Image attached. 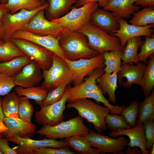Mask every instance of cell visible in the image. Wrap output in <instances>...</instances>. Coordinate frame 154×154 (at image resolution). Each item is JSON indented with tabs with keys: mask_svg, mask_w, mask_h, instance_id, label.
Instances as JSON below:
<instances>
[{
	"mask_svg": "<svg viewBox=\"0 0 154 154\" xmlns=\"http://www.w3.org/2000/svg\"><path fill=\"white\" fill-rule=\"evenodd\" d=\"M83 118L78 116L66 121H62L54 126L44 125L35 133L45 138L63 139L74 136L88 134L89 129L84 124Z\"/></svg>",
	"mask_w": 154,
	"mask_h": 154,
	"instance_id": "3",
	"label": "cell"
},
{
	"mask_svg": "<svg viewBox=\"0 0 154 154\" xmlns=\"http://www.w3.org/2000/svg\"><path fill=\"white\" fill-rule=\"evenodd\" d=\"M41 69L38 64L33 60L14 77L15 86L28 88L37 85L43 78Z\"/></svg>",
	"mask_w": 154,
	"mask_h": 154,
	"instance_id": "19",
	"label": "cell"
},
{
	"mask_svg": "<svg viewBox=\"0 0 154 154\" xmlns=\"http://www.w3.org/2000/svg\"><path fill=\"white\" fill-rule=\"evenodd\" d=\"M90 23L110 34L116 33L120 27L117 19L112 12L98 7L92 13Z\"/></svg>",
	"mask_w": 154,
	"mask_h": 154,
	"instance_id": "20",
	"label": "cell"
},
{
	"mask_svg": "<svg viewBox=\"0 0 154 154\" xmlns=\"http://www.w3.org/2000/svg\"><path fill=\"white\" fill-rule=\"evenodd\" d=\"M3 136L1 135V134L0 133V137H3Z\"/></svg>",
	"mask_w": 154,
	"mask_h": 154,
	"instance_id": "54",
	"label": "cell"
},
{
	"mask_svg": "<svg viewBox=\"0 0 154 154\" xmlns=\"http://www.w3.org/2000/svg\"><path fill=\"white\" fill-rule=\"evenodd\" d=\"M67 99V95L65 93L60 100L50 104L40 106V110L35 114L36 122L42 126H54L63 121L65 117L64 112L66 109Z\"/></svg>",
	"mask_w": 154,
	"mask_h": 154,
	"instance_id": "12",
	"label": "cell"
},
{
	"mask_svg": "<svg viewBox=\"0 0 154 154\" xmlns=\"http://www.w3.org/2000/svg\"><path fill=\"white\" fill-rule=\"evenodd\" d=\"M78 31L86 35L90 47L100 54L107 51L123 50L121 46L118 37L90 23L86 25Z\"/></svg>",
	"mask_w": 154,
	"mask_h": 154,
	"instance_id": "4",
	"label": "cell"
},
{
	"mask_svg": "<svg viewBox=\"0 0 154 154\" xmlns=\"http://www.w3.org/2000/svg\"><path fill=\"white\" fill-rule=\"evenodd\" d=\"M1 1V0H0V18H1L4 14L9 11L3 5V3H0Z\"/></svg>",
	"mask_w": 154,
	"mask_h": 154,
	"instance_id": "51",
	"label": "cell"
},
{
	"mask_svg": "<svg viewBox=\"0 0 154 154\" xmlns=\"http://www.w3.org/2000/svg\"><path fill=\"white\" fill-rule=\"evenodd\" d=\"M9 141L6 138L0 137V151L2 154H17L14 148L9 146Z\"/></svg>",
	"mask_w": 154,
	"mask_h": 154,
	"instance_id": "45",
	"label": "cell"
},
{
	"mask_svg": "<svg viewBox=\"0 0 154 154\" xmlns=\"http://www.w3.org/2000/svg\"><path fill=\"white\" fill-rule=\"evenodd\" d=\"M10 38L22 39L30 41L50 50L62 59L66 58L57 37L53 36L40 35L25 30H20L15 31Z\"/></svg>",
	"mask_w": 154,
	"mask_h": 154,
	"instance_id": "14",
	"label": "cell"
},
{
	"mask_svg": "<svg viewBox=\"0 0 154 154\" xmlns=\"http://www.w3.org/2000/svg\"><path fill=\"white\" fill-rule=\"evenodd\" d=\"M66 107L75 109L79 116L93 125L97 133L101 134L107 130L108 128L105 118L110 112L107 107L87 98L79 99L68 103Z\"/></svg>",
	"mask_w": 154,
	"mask_h": 154,
	"instance_id": "2",
	"label": "cell"
},
{
	"mask_svg": "<svg viewBox=\"0 0 154 154\" xmlns=\"http://www.w3.org/2000/svg\"><path fill=\"white\" fill-rule=\"evenodd\" d=\"M41 0L42 1V2H44V0Z\"/></svg>",
	"mask_w": 154,
	"mask_h": 154,
	"instance_id": "55",
	"label": "cell"
},
{
	"mask_svg": "<svg viewBox=\"0 0 154 154\" xmlns=\"http://www.w3.org/2000/svg\"><path fill=\"white\" fill-rule=\"evenodd\" d=\"M71 82V80H66L55 88L48 92L46 98L42 102V105L50 104L61 100L65 94L67 86Z\"/></svg>",
	"mask_w": 154,
	"mask_h": 154,
	"instance_id": "40",
	"label": "cell"
},
{
	"mask_svg": "<svg viewBox=\"0 0 154 154\" xmlns=\"http://www.w3.org/2000/svg\"><path fill=\"white\" fill-rule=\"evenodd\" d=\"M149 151V154H153L154 153V143L152 145Z\"/></svg>",
	"mask_w": 154,
	"mask_h": 154,
	"instance_id": "52",
	"label": "cell"
},
{
	"mask_svg": "<svg viewBox=\"0 0 154 154\" xmlns=\"http://www.w3.org/2000/svg\"><path fill=\"white\" fill-rule=\"evenodd\" d=\"M128 146V147L126 151L124 152H121L119 154L121 153H125V154H142L141 151H139L137 148V147H134V148L133 147V148L131 150V148L128 146Z\"/></svg>",
	"mask_w": 154,
	"mask_h": 154,
	"instance_id": "49",
	"label": "cell"
},
{
	"mask_svg": "<svg viewBox=\"0 0 154 154\" xmlns=\"http://www.w3.org/2000/svg\"><path fill=\"white\" fill-rule=\"evenodd\" d=\"M48 5L46 9V18L51 21L66 14L77 0H47Z\"/></svg>",
	"mask_w": 154,
	"mask_h": 154,
	"instance_id": "23",
	"label": "cell"
},
{
	"mask_svg": "<svg viewBox=\"0 0 154 154\" xmlns=\"http://www.w3.org/2000/svg\"><path fill=\"white\" fill-rule=\"evenodd\" d=\"M123 50L107 51L103 54L104 59L105 72L111 74L117 73L121 69V58Z\"/></svg>",
	"mask_w": 154,
	"mask_h": 154,
	"instance_id": "30",
	"label": "cell"
},
{
	"mask_svg": "<svg viewBox=\"0 0 154 154\" xmlns=\"http://www.w3.org/2000/svg\"><path fill=\"white\" fill-rule=\"evenodd\" d=\"M135 5H140L142 7H154V0H135Z\"/></svg>",
	"mask_w": 154,
	"mask_h": 154,
	"instance_id": "48",
	"label": "cell"
},
{
	"mask_svg": "<svg viewBox=\"0 0 154 154\" xmlns=\"http://www.w3.org/2000/svg\"><path fill=\"white\" fill-rule=\"evenodd\" d=\"M2 99L0 97V133L5 132L7 128L4 123L5 116L2 106Z\"/></svg>",
	"mask_w": 154,
	"mask_h": 154,
	"instance_id": "47",
	"label": "cell"
},
{
	"mask_svg": "<svg viewBox=\"0 0 154 154\" xmlns=\"http://www.w3.org/2000/svg\"><path fill=\"white\" fill-rule=\"evenodd\" d=\"M92 147L98 149L101 153L119 154L126 148L129 141L123 136L117 139L112 138L89 130V133L83 136Z\"/></svg>",
	"mask_w": 154,
	"mask_h": 154,
	"instance_id": "11",
	"label": "cell"
},
{
	"mask_svg": "<svg viewBox=\"0 0 154 154\" xmlns=\"http://www.w3.org/2000/svg\"><path fill=\"white\" fill-rule=\"evenodd\" d=\"M44 2L41 0H8L4 6L11 14H14L18 10L25 9L32 10L38 8Z\"/></svg>",
	"mask_w": 154,
	"mask_h": 154,
	"instance_id": "34",
	"label": "cell"
},
{
	"mask_svg": "<svg viewBox=\"0 0 154 154\" xmlns=\"http://www.w3.org/2000/svg\"><path fill=\"white\" fill-rule=\"evenodd\" d=\"M98 7V3L94 1L87 3L78 8L73 7L72 10L65 15L51 21L70 31H78L90 23L92 13Z\"/></svg>",
	"mask_w": 154,
	"mask_h": 154,
	"instance_id": "5",
	"label": "cell"
},
{
	"mask_svg": "<svg viewBox=\"0 0 154 154\" xmlns=\"http://www.w3.org/2000/svg\"><path fill=\"white\" fill-rule=\"evenodd\" d=\"M48 5V2H44L37 9L32 10L22 9L18 12L11 14L7 12L1 17L4 31L3 41L10 39L16 31L22 30L23 26L27 23L39 11L46 9Z\"/></svg>",
	"mask_w": 154,
	"mask_h": 154,
	"instance_id": "8",
	"label": "cell"
},
{
	"mask_svg": "<svg viewBox=\"0 0 154 154\" xmlns=\"http://www.w3.org/2000/svg\"><path fill=\"white\" fill-rule=\"evenodd\" d=\"M25 55L18 47L9 39L0 44V62L7 61Z\"/></svg>",
	"mask_w": 154,
	"mask_h": 154,
	"instance_id": "36",
	"label": "cell"
},
{
	"mask_svg": "<svg viewBox=\"0 0 154 154\" xmlns=\"http://www.w3.org/2000/svg\"><path fill=\"white\" fill-rule=\"evenodd\" d=\"M122 135H126L129 138L130 141L127 146L131 148L139 147L143 154H149V151L147 150L146 148L147 141L142 124L136 125L130 129L117 128L109 133L110 136L115 138Z\"/></svg>",
	"mask_w": 154,
	"mask_h": 154,
	"instance_id": "18",
	"label": "cell"
},
{
	"mask_svg": "<svg viewBox=\"0 0 154 154\" xmlns=\"http://www.w3.org/2000/svg\"><path fill=\"white\" fill-rule=\"evenodd\" d=\"M154 7H148L135 12L129 21L131 24L138 26H144L154 24Z\"/></svg>",
	"mask_w": 154,
	"mask_h": 154,
	"instance_id": "35",
	"label": "cell"
},
{
	"mask_svg": "<svg viewBox=\"0 0 154 154\" xmlns=\"http://www.w3.org/2000/svg\"><path fill=\"white\" fill-rule=\"evenodd\" d=\"M33 60L25 55L12 60L0 63V73L14 77L27 64Z\"/></svg>",
	"mask_w": 154,
	"mask_h": 154,
	"instance_id": "26",
	"label": "cell"
},
{
	"mask_svg": "<svg viewBox=\"0 0 154 154\" xmlns=\"http://www.w3.org/2000/svg\"><path fill=\"white\" fill-rule=\"evenodd\" d=\"M25 55L32 58L42 70H47L52 64L53 53L50 50L25 39L10 38Z\"/></svg>",
	"mask_w": 154,
	"mask_h": 154,
	"instance_id": "9",
	"label": "cell"
},
{
	"mask_svg": "<svg viewBox=\"0 0 154 154\" xmlns=\"http://www.w3.org/2000/svg\"><path fill=\"white\" fill-rule=\"evenodd\" d=\"M6 138L9 141L18 145L13 147L17 154H37L38 150L40 147L62 148L69 147L64 141H58L52 139L34 140L17 136Z\"/></svg>",
	"mask_w": 154,
	"mask_h": 154,
	"instance_id": "10",
	"label": "cell"
},
{
	"mask_svg": "<svg viewBox=\"0 0 154 154\" xmlns=\"http://www.w3.org/2000/svg\"><path fill=\"white\" fill-rule=\"evenodd\" d=\"M4 37V31L3 25L1 18H0V40L3 41Z\"/></svg>",
	"mask_w": 154,
	"mask_h": 154,
	"instance_id": "50",
	"label": "cell"
},
{
	"mask_svg": "<svg viewBox=\"0 0 154 154\" xmlns=\"http://www.w3.org/2000/svg\"><path fill=\"white\" fill-rule=\"evenodd\" d=\"M120 27L116 33L111 34L119 39L121 46L124 48L127 41L134 37L141 36L151 37L153 35L154 24L144 26H138L129 24L124 19H117Z\"/></svg>",
	"mask_w": 154,
	"mask_h": 154,
	"instance_id": "16",
	"label": "cell"
},
{
	"mask_svg": "<svg viewBox=\"0 0 154 154\" xmlns=\"http://www.w3.org/2000/svg\"><path fill=\"white\" fill-rule=\"evenodd\" d=\"M88 98L92 99L97 102H100L103 103L105 107L110 110L112 114L121 115L125 107L123 105H117L114 106L111 104L109 103V100L104 97L102 90L88 92L68 98L66 102L68 103L77 100Z\"/></svg>",
	"mask_w": 154,
	"mask_h": 154,
	"instance_id": "25",
	"label": "cell"
},
{
	"mask_svg": "<svg viewBox=\"0 0 154 154\" xmlns=\"http://www.w3.org/2000/svg\"><path fill=\"white\" fill-rule=\"evenodd\" d=\"M4 122L7 130L0 133L6 138L17 136L22 138H31L35 133L36 125L20 118L5 117Z\"/></svg>",
	"mask_w": 154,
	"mask_h": 154,
	"instance_id": "17",
	"label": "cell"
},
{
	"mask_svg": "<svg viewBox=\"0 0 154 154\" xmlns=\"http://www.w3.org/2000/svg\"><path fill=\"white\" fill-rule=\"evenodd\" d=\"M147 65L143 74L141 87L146 96L154 89V54L151 55L147 60Z\"/></svg>",
	"mask_w": 154,
	"mask_h": 154,
	"instance_id": "33",
	"label": "cell"
},
{
	"mask_svg": "<svg viewBox=\"0 0 154 154\" xmlns=\"http://www.w3.org/2000/svg\"><path fill=\"white\" fill-rule=\"evenodd\" d=\"M15 92L19 96H24L29 99L34 100L40 106L46 98L48 92L40 86H33L24 88L18 86L15 89Z\"/></svg>",
	"mask_w": 154,
	"mask_h": 154,
	"instance_id": "31",
	"label": "cell"
},
{
	"mask_svg": "<svg viewBox=\"0 0 154 154\" xmlns=\"http://www.w3.org/2000/svg\"><path fill=\"white\" fill-rule=\"evenodd\" d=\"M19 97L15 92H13L5 95L2 99V108L5 117L19 118L18 113Z\"/></svg>",
	"mask_w": 154,
	"mask_h": 154,
	"instance_id": "32",
	"label": "cell"
},
{
	"mask_svg": "<svg viewBox=\"0 0 154 154\" xmlns=\"http://www.w3.org/2000/svg\"><path fill=\"white\" fill-rule=\"evenodd\" d=\"M138 113V102L136 99L131 102L128 106L125 108L121 115L127 123L132 128L136 125Z\"/></svg>",
	"mask_w": 154,
	"mask_h": 154,
	"instance_id": "37",
	"label": "cell"
},
{
	"mask_svg": "<svg viewBox=\"0 0 154 154\" xmlns=\"http://www.w3.org/2000/svg\"><path fill=\"white\" fill-rule=\"evenodd\" d=\"M45 10L39 11L23 26L22 30L38 35H50L57 37L65 28L59 23L47 19Z\"/></svg>",
	"mask_w": 154,
	"mask_h": 154,
	"instance_id": "13",
	"label": "cell"
},
{
	"mask_svg": "<svg viewBox=\"0 0 154 154\" xmlns=\"http://www.w3.org/2000/svg\"><path fill=\"white\" fill-rule=\"evenodd\" d=\"M147 65L142 62L136 65L127 63L121 64V70L117 73V83L119 86L127 89L133 84L141 86L142 79Z\"/></svg>",
	"mask_w": 154,
	"mask_h": 154,
	"instance_id": "15",
	"label": "cell"
},
{
	"mask_svg": "<svg viewBox=\"0 0 154 154\" xmlns=\"http://www.w3.org/2000/svg\"><path fill=\"white\" fill-rule=\"evenodd\" d=\"M105 121L108 128L111 131H114L117 128L127 129L131 128L126 122L123 116L117 114H108L105 117Z\"/></svg>",
	"mask_w": 154,
	"mask_h": 154,
	"instance_id": "41",
	"label": "cell"
},
{
	"mask_svg": "<svg viewBox=\"0 0 154 154\" xmlns=\"http://www.w3.org/2000/svg\"><path fill=\"white\" fill-rule=\"evenodd\" d=\"M0 154H2V153L0 151Z\"/></svg>",
	"mask_w": 154,
	"mask_h": 154,
	"instance_id": "56",
	"label": "cell"
},
{
	"mask_svg": "<svg viewBox=\"0 0 154 154\" xmlns=\"http://www.w3.org/2000/svg\"><path fill=\"white\" fill-rule=\"evenodd\" d=\"M140 51L137 54V62H142L147 64L149 57L154 53V36L145 37L143 44L141 46Z\"/></svg>",
	"mask_w": 154,
	"mask_h": 154,
	"instance_id": "38",
	"label": "cell"
},
{
	"mask_svg": "<svg viewBox=\"0 0 154 154\" xmlns=\"http://www.w3.org/2000/svg\"><path fill=\"white\" fill-rule=\"evenodd\" d=\"M144 42V40L142 39L141 36L136 37L129 39L123 48L121 64L137 63V51Z\"/></svg>",
	"mask_w": 154,
	"mask_h": 154,
	"instance_id": "28",
	"label": "cell"
},
{
	"mask_svg": "<svg viewBox=\"0 0 154 154\" xmlns=\"http://www.w3.org/2000/svg\"><path fill=\"white\" fill-rule=\"evenodd\" d=\"M139 113L136 125L142 124L145 121L154 119V90L138 102Z\"/></svg>",
	"mask_w": 154,
	"mask_h": 154,
	"instance_id": "29",
	"label": "cell"
},
{
	"mask_svg": "<svg viewBox=\"0 0 154 154\" xmlns=\"http://www.w3.org/2000/svg\"><path fill=\"white\" fill-rule=\"evenodd\" d=\"M154 119H150L143 123L142 125L144 129L145 137L147 141L146 149L149 151L152 145L154 143Z\"/></svg>",
	"mask_w": 154,
	"mask_h": 154,
	"instance_id": "43",
	"label": "cell"
},
{
	"mask_svg": "<svg viewBox=\"0 0 154 154\" xmlns=\"http://www.w3.org/2000/svg\"><path fill=\"white\" fill-rule=\"evenodd\" d=\"M67 147L62 148L40 147L38 149L37 154H76Z\"/></svg>",
	"mask_w": 154,
	"mask_h": 154,
	"instance_id": "44",
	"label": "cell"
},
{
	"mask_svg": "<svg viewBox=\"0 0 154 154\" xmlns=\"http://www.w3.org/2000/svg\"><path fill=\"white\" fill-rule=\"evenodd\" d=\"M135 0H108L103 8L112 12L118 19H126L140 10L134 5Z\"/></svg>",
	"mask_w": 154,
	"mask_h": 154,
	"instance_id": "22",
	"label": "cell"
},
{
	"mask_svg": "<svg viewBox=\"0 0 154 154\" xmlns=\"http://www.w3.org/2000/svg\"><path fill=\"white\" fill-rule=\"evenodd\" d=\"M104 94H107L110 101L114 103L116 102L115 91L117 88V73L104 72L96 80Z\"/></svg>",
	"mask_w": 154,
	"mask_h": 154,
	"instance_id": "24",
	"label": "cell"
},
{
	"mask_svg": "<svg viewBox=\"0 0 154 154\" xmlns=\"http://www.w3.org/2000/svg\"><path fill=\"white\" fill-rule=\"evenodd\" d=\"M64 141L75 152L81 154H99L98 149L93 148L83 136H74L65 138Z\"/></svg>",
	"mask_w": 154,
	"mask_h": 154,
	"instance_id": "27",
	"label": "cell"
},
{
	"mask_svg": "<svg viewBox=\"0 0 154 154\" xmlns=\"http://www.w3.org/2000/svg\"><path fill=\"white\" fill-rule=\"evenodd\" d=\"M52 64L47 70H42L44 80L40 86L49 92L68 80H72V73L63 59L53 53Z\"/></svg>",
	"mask_w": 154,
	"mask_h": 154,
	"instance_id": "6",
	"label": "cell"
},
{
	"mask_svg": "<svg viewBox=\"0 0 154 154\" xmlns=\"http://www.w3.org/2000/svg\"><path fill=\"white\" fill-rule=\"evenodd\" d=\"M14 77L0 73V96H5L15 86Z\"/></svg>",
	"mask_w": 154,
	"mask_h": 154,
	"instance_id": "42",
	"label": "cell"
},
{
	"mask_svg": "<svg viewBox=\"0 0 154 154\" xmlns=\"http://www.w3.org/2000/svg\"><path fill=\"white\" fill-rule=\"evenodd\" d=\"M4 42L3 41L0 40V44L3 43Z\"/></svg>",
	"mask_w": 154,
	"mask_h": 154,
	"instance_id": "53",
	"label": "cell"
},
{
	"mask_svg": "<svg viewBox=\"0 0 154 154\" xmlns=\"http://www.w3.org/2000/svg\"><path fill=\"white\" fill-rule=\"evenodd\" d=\"M63 59L71 71L72 82L74 86L82 83L84 77L90 75L95 69L104 68L105 67V60L103 53L90 58H81L73 61L66 58Z\"/></svg>",
	"mask_w": 154,
	"mask_h": 154,
	"instance_id": "7",
	"label": "cell"
},
{
	"mask_svg": "<svg viewBox=\"0 0 154 154\" xmlns=\"http://www.w3.org/2000/svg\"><path fill=\"white\" fill-rule=\"evenodd\" d=\"M34 107L29 99L25 96H20L18 109L19 117L29 123H32L31 118Z\"/></svg>",
	"mask_w": 154,
	"mask_h": 154,
	"instance_id": "39",
	"label": "cell"
},
{
	"mask_svg": "<svg viewBox=\"0 0 154 154\" xmlns=\"http://www.w3.org/2000/svg\"><path fill=\"white\" fill-rule=\"evenodd\" d=\"M104 72V68L95 69L88 77L84 78L81 84L74 87H67L65 93L67 98L88 92L102 90L100 86L97 84V79Z\"/></svg>",
	"mask_w": 154,
	"mask_h": 154,
	"instance_id": "21",
	"label": "cell"
},
{
	"mask_svg": "<svg viewBox=\"0 0 154 154\" xmlns=\"http://www.w3.org/2000/svg\"><path fill=\"white\" fill-rule=\"evenodd\" d=\"M57 38L66 58L70 60L90 58L100 54L90 47L86 37L78 31L65 28Z\"/></svg>",
	"mask_w": 154,
	"mask_h": 154,
	"instance_id": "1",
	"label": "cell"
},
{
	"mask_svg": "<svg viewBox=\"0 0 154 154\" xmlns=\"http://www.w3.org/2000/svg\"><path fill=\"white\" fill-rule=\"evenodd\" d=\"M108 0H77V2L73 7L77 8L80 7L85 3L91 2H96L99 7H104L106 5Z\"/></svg>",
	"mask_w": 154,
	"mask_h": 154,
	"instance_id": "46",
	"label": "cell"
},
{
	"mask_svg": "<svg viewBox=\"0 0 154 154\" xmlns=\"http://www.w3.org/2000/svg\"><path fill=\"white\" fill-rule=\"evenodd\" d=\"M4 0V1H5V0Z\"/></svg>",
	"mask_w": 154,
	"mask_h": 154,
	"instance_id": "57",
	"label": "cell"
}]
</instances>
